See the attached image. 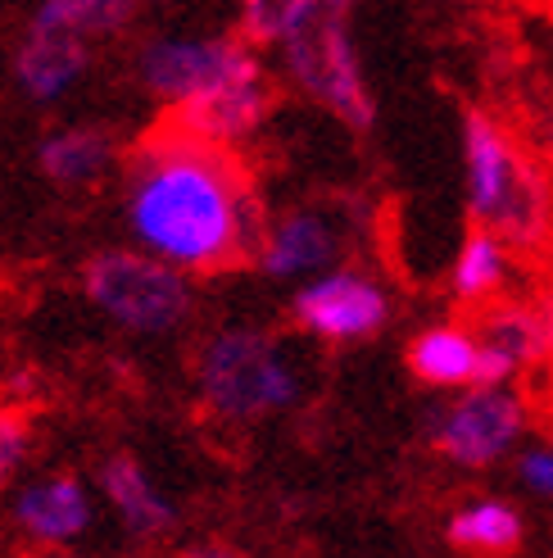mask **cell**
Instances as JSON below:
<instances>
[{"instance_id":"cell-1","label":"cell","mask_w":553,"mask_h":558,"mask_svg":"<svg viewBox=\"0 0 553 558\" xmlns=\"http://www.w3.org/2000/svg\"><path fill=\"white\" fill-rule=\"evenodd\" d=\"M150 163L132 186V228L163 259L209 268L259 245L255 201L200 142L146 155Z\"/></svg>"},{"instance_id":"cell-2","label":"cell","mask_w":553,"mask_h":558,"mask_svg":"<svg viewBox=\"0 0 553 558\" xmlns=\"http://www.w3.org/2000/svg\"><path fill=\"white\" fill-rule=\"evenodd\" d=\"M463 150H467V205H472L481 232L531 241L544 228V186L536 169L513 150L508 136L486 114H467L463 123Z\"/></svg>"},{"instance_id":"cell-3","label":"cell","mask_w":553,"mask_h":558,"mask_svg":"<svg viewBox=\"0 0 553 558\" xmlns=\"http://www.w3.org/2000/svg\"><path fill=\"white\" fill-rule=\"evenodd\" d=\"M200 390L209 409L228 417H255L295 400V368L259 331H223L200 359Z\"/></svg>"},{"instance_id":"cell-4","label":"cell","mask_w":553,"mask_h":558,"mask_svg":"<svg viewBox=\"0 0 553 558\" xmlns=\"http://www.w3.org/2000/svg\"><path fill=\"white\" fill-rule=\"evenodd\" d=\"M286 64L299 77L304 92H314L322 105H331L349 128L372 123V96L358 73L345 10L336 5H309V14L299 19V27L286 37Z\"/></svg>"},{"instance_id":"cell-5","label":"cell","mask_w":553,"mask_h":558,"mask_svg":"<svg viewBox=\"0 0 553 558\" xmlns=\"http://www.w3.org/2000/svg\"><path fill=\"white\" fill-rule=\"evenodd\" d=\"M87 291L105 314H114L127 327L142 331H163L186 314V282L159 259L127 255V250H109V255L91 259L87 268Z\"/></svg>"},{"instance_id":"cell-6","label":"cell","mask_w":553,"mask_h":558,"mask_svg":"<svg viewBox=\"0 0 553 558\" xmlns=\"http://www.w3.org/2000/svg\"><path fill=\"white\" fill-rule=\"evenodd\" d=\"M521 436V400L508 390H467L435 417V445L463 468H486L504 459V450Z\"/></svg>"},{"instance_id":"cell-7","label":"cell","mask_w":553,"mask_h":558,"mask_svg":"<svg viewBox=\"0 0 553 558\" xmlns=\"http://www.w3.org/2000/svg\"><path fill=\"white\" fill-rule=\"evenodd\" d=\"M250 64H259V54H250L245 41H155L142 54L146 82L177 105L223 87L228 77L245 73Z\"/></svg>"},{"instance_id":"cell-8","label":"cell","mask_w":553,"mask_h":558,"mask_svg":"<svg viewBox=\"0 0 553 558\" xmlns=\"http://www.w3.org/2000/svg\"><path fill=\"white\" fill-rule=\"evenodd\" d=\"M391 304H385V291L377 282L358 272H331L309 282L295 295V318L299 327H309L314 337L327 341H358L372 337V331L385 323Z\"/></svg>"},{"instance_id":"cell-9","label":"cell","mask_w":553,"mask_h":558,"mask_svg":"<svg viewBox=\"0 0 553 558\" xmlns=\"http://www.w3.org/2000/svg\"><path fill=\"white\" fill-rule=\"evenodd\" d=\"M268 114V87H263V69L250 64L245 73L228 77L223 87H213L196 100L177 105V128L186 142H200V146H213V142H236V136L255 132Z\"/></svg>"},{"instance_id":"cell-10","label":"cell","mask_w":553,"mask_h":558,"mask_svg":"<svg viewBox=\"0 0 553 558\" xmlns=\"http://www.w3.org/2000/svg\"><path fill=\"white\" fill-rule=\"evenodd\" d=\"M82 60H87V54H82V37L73 27L54 23L37 10L33 27H27V37H23V50H19V82L27 87V96H37V100L60 96L77 77Z\"/></svg>"},{"instance_id":"cell-11","label":"cell","mask_w":553,"mask_h":558,"mask_svg":"<svg viewBox=\"0 0 553 558\" xmlns=\"http://www.w3.org/2000/svg\"><path fill=\"white\" fill-rule=\"evenodd\" d=\"M341 250V232L336 222L322 214H291L282 218L263 241V268L272 277H295L336 259Z\"/></svg>"},{"instance_id":"cell-12","label":"cell","mask_w":553,"mask_h":558,"mask_svg":"<svg viewBox=\"0 0 553 558\" xmlns=\"http://www.w3.org/2000/svg\"><path fill=\"white\" fill-rule=\"evenodd\" d=\"M481 341L463 327H427L418 341L408 345V368L427 386H477Z\"/></svg>"},{"instance_id":"cell-13","label":"cell","mask_w":553,"mask_h":558,"mask_svg":"<svg viewBox=\"0 0 553 558\" xmlns=\"http://www.w3.org/2000/svg\"><path fill=\"white\" fill-rule=\"evenodd\" d=\"M14 513L23 522V532H33L37 541H73L91 518L87 495H82L73 477H50L33 490H23Z\"/></svg>"},{"instance_id":"cell-14","label":"cell","mask_w":553,"mask_h":558,"mask_svg":"<svg viewBox=\"0 0 553 558\" xmlns=\"http://www.w3.org/2000/svg\"><path fill=\"white\" fill-rule=\"evenodd\" d=\"M521 536H527L521 513L513 505H504V499H477V505H467L450 518V541L467 554L508 558L521 549Z\"/></svg>"},{"instance_id":"cell-15","label":"cell","mask_w":553,"mask_h":558,"mask_svg":"<svg viewBox=\"0 0 553 558\" xmlns=\"http://www.w3.org/2000/svg\"><path fill=\"white\" fill-rule=\"evenodd\" d=\"M105 490H109V499H114V509L123 513L127 532H136V536H155L173 522V509L155 495L146 472L132 459H109L105 463Z\"/></svg>"},{"instance_id":"cell-16","label":"cell","mask_w":553,"mask_h":558,"mask_svg":"<svg viewBox=\"0 0 553 558\" xmlns=\"http://www.w3.org/2000/svg\"><path fill=\"white\" fill-rule=\"evenodd\" d=\"M504 268H508L504 241L494 232H472L463 241L458 259H454V291L463 300H481V295H490L494 287L504 282Z\"/></svg>"},{"instance_id":"cell-17","label":"cell","mask_w":553,"mask_h":558,"mask_svg":"<svg viewBox=\"0 0 553 558\" xmlns=\"http://www.w3.org/2000/svg\"><path fill=\"white\" fill-rule=\"evenodd\" d=\"M105 159H109V146L96 132H60L41 146V169L54 182H87L105 169Z\"/></svg>"},{"instance_id":"cell-18","label":"cell","mask_w":553,"mask_h":558,"mask_svg":"<svg viewBox=\"0 0 553 558\" xmlns=\"http://www.w3.org/2000/svg\"><path fill=\"white\" fill-rule=\"evenodd\" d=\"M46 19L73 27V33H109V27H119L132 10L127 5H109V0H50V5H41Z\"/></svg>"},{"instance_id":"cell-19","label":"cell","mask_w":553,"mask_h":558,"mask_svg":"<svg viewBox=\"0 0 553 558\" xmlns=\"http://www.w3.org/2000/svg\"><path fill=\"white\" fill-rule=\"evenodd\" d=\"M304 14H309V0H286V5H268V0H255V5H245V37H250V41H276V46H286V37L299 27Z\"/></svg>"},{"instance_id":"cell-20","label":"cell","mask_w":553,"mask_h":558,"mask_svg":"<svg viewBox=\"0 0 553 558\" xmlns=\"http://www.w3.org/2000/svg\"><path fill=\"white\" fill-rule=\"evenodd\" d=\"M517 477H521V486H527L531 495L553 499V450H549V445H531V450H521Z\"/></svg>"},{"instance_id":"cell-21","label":"cell","mask_w":553,"mask_h":558,"mask_svg":"<svg viewBox=\"0 0 553 558\" xmlns=\"http://www.w3.org/2000/svg\"><path fill=\"white\" fill-rule=\"evenodd\" d=\"M23 445H27V427H23V417H19V413H10V409H0V482H5L10 472L19 468Z\"/></svg>"},{"instance_id":"cell-22","label":"cell","mask_w":553,"mask_h":558,"mask_svg":"<svg viewBox=\"0 0 553 558\" xmlns=\"http://www.w3.org/2000/svg\"><path fill=\"white\" fill-rule=\"evenodd\" d=\"M182 558H241V554L228 545H200V549H186Z\"/></svg>"},{"instance_id":"cell-23","label":"cell","mask_w":553,"mask_h":558,"mask_svg":"<svg viewBox=\"0 0 553 558\" xmlns=\"http://www.w3.org/2000/svg\"><path fill=\"white\" fill-rule=\"evenodd\" d=\"M41 558H73V554H60V549H54V554H41Z\"/></svg>"}]
</instances>
